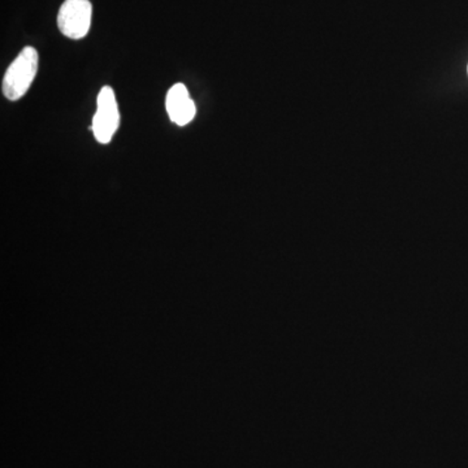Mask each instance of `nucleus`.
<instances>
[{"label":"nucleus","instance_id":"obj_2","mask_svg":"<svg viewBox=\"0 0 468 468\" xmlns=\"http://www.w3.org/2000/svg\"><path fill=\"white\" fill-rule=\"evenodd\" d=\"M120 125L115 92L111 86H103L97 100V112L92 117L91 131L101 144H110Z\"/></svg>","mask_w":468,"mask_h":468},{"label":"nucleus","instance_id":"obj_3","mask_svg":"<svg viewBox=\"0 0 468 468\" xmlns=\"http://www.w3.org/2000/svg\"><path fill=\"white\" fill-rule=\"evenodd\" d=\"M90 0H66L58 14V27L63 36L82 39L91 27Z\"/></svg>","mask_w":468,"mask_h":468},{"label":"nucleus","instance_id":"obj_1","mask_svg":"<svg viewBox=\"0 0 468 468\" xmlns=\"http://www.w3.org/2000/svg\"><path fill=\"white\" fill-rule=\"evenodd\" d=\"M38 70V52L36 48H24L18 57L12 61L3 79L2 90L7 100H21L29 90Z\"/></svg>","mask_w":468,"mask_h":468},{"label":"nucleus","instance_id":"obj_4","mask_svg":"<svg viewBox=\"0 0 468 468\" xmlns=\"http://www.w3.org/2000/svg\"><path fill=\"white\" fill-rule=\"evenodd\" d=\"M165 107H167L169 119L176 125H187L196 117V104L184 84H176L169 89Z\"/></svg>","mask_w":468,"mask_h":468}]
</instances>
